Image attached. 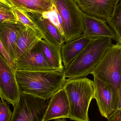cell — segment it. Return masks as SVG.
Here are the masks:
<instances>
[{"mask_svg":"<svg viewBox=\"0 0 121 121\" xmlns=\"http://www.w3.org/2000/svg\"><path fill=\"white\" fill-rule=\"evenodd\" d=\"M16 78L22 92L44 99H50L66 81L59 70L29 71L16 70Z\"/></svg>","mask_w":121,"mask_h":121,"instance_id":"cell-1","label":"cell"},{"mask_svg":"<svg viewBox=\"0 0 121 121\" xmlns=\"http://www.w3.org/2000/svg\"><path fill=\"white\" fill-rule=\"evenodd\" d=\"M112 39L101 38L91 40L88 44L64 69L65 78L72 80L86 77L91 74L112 46Z\"/></svg>","mask_w":121,"mask_h":121,"instance_id":"cell-2","label":"cell"},{"mask_svg":"<svg viewBox=\"0 0 121 121\" xmlns=\"http://www.w3.org/2000/svg\"><path fill=\"white\" fill-rule=\"evenodd\" d=\"M70 105V120L89 121L88 110L92 99H94V81L86 77L66 80L63 86Z\"/></svg>","mask_w":121,"mask_h":121,"instance_id":"cell-3","label":"cell"},{"mask_svg":"<svg viewBox=\"0 0 121 121\" xmlns=\"http://www.w3.org/2000/svg\"><path fill=\"white\" fill-rule=\"evenodd\" d=\"M60 17L65 43L83 36V13L76 0H52Z\"/></svg>","mask_w":121,"mask_h":121,"instance_id":"cell-4","label":"cell"},{"mask_svg":"<svg viewBox=\"0 0 121 121\" xmlns=\"http://www.w3.org/2000/svg\"><path fill=\"white\" fill-rule=\"evenodd\" d=\"M91 74L94 77L113 85L119 91L121 84V43L112 45Z\"/></svg>","mask_w":121,"mask_h":121,"instance_id":"cell-5","label":"cell"},{"mask_svg":"<svg viewBox=\"0 0 121 121\" xmlns=\"http://www.w3.org/2000/svg\"><path fill=\"white\" fill-rule=\"evenodd\" d=\"M50 99L21 92L18 102L13 106L11 121H43Z\"/></svg>","mask_w":121,"mask_h":121,"instance_id":"cell-6","label":"cell"},{"mask_svg":"<svg viewBox=\"0 0 121 121\" xmlns=\"http://www.w3.org/2000/svg\"><path fill=\"white\" fill-rule=\"evenodd\" d=\"M94 99L102 116L108 119L116 111L119 91L111 84L94 77Z\"/></svg>","mask_w":121,"mask_h":121,"instance_id":"cell-7","label":"cell"},{"mask_svg":"<svg viewBox=\"0 0 121 121\" xmlns=\"http://www.w3.org/2000/svg\"><path fill=\"white\" fill-rule=\"evenodd\" d=\"M15 71L0 54V97L13 107L18 102L21 92Z\"/></svg>","mask_w":121,"mask_h":121,"instance_id":"cell-8","label":"cell"},{"mask_svg":"<svg viewBox=\"0 0 121 121\" xmlns=\"http://www.w3.org/2000/svg\"><path fill=\"white\" fill-rule=\"evenodd\" d=\"M16 69L29 71L56 70L50 67L41 47L40 40L28 52L15 61Z\"/></svg>","mask_w":121,"mask_h":121,"instance_id":"cell-9","label":"cell"},{"mask_svg":"<svg viewBox=\"0 0 121 121\" xmlns=\"http://www.w3.org/2000/svg\"><path fill=\"white\" fill-rule=\"evenodd\" d=\"M85 15L107 22L111 17L118 0H76Z\"/></svg>","mask_w":121,"mask_h":121,"instance_id":"cell-10","label":"cell"},{"mask_svg":"<svg viewBox=\"0 0 121 121\" xmlns=\"http://www.w3.org/2000/svg\"><path fill=\"white\" fill-rule=\"evenodd\" d=\"M27 13L36 24L42 35V39L59 46H62L65 43L59 30L50 18L42 13Z\"/></svg>","mask_w":121,"mask_h":121,"instance_id":"cell-11","label":"cell"},{"mask_svg":"<svg viewBox=\"0 0 121 121\" xmlns=\"http://www.w3.org/2000/svg\"><path fill=\"white\" fill-rule=\"evenodd\" d=\"M70 105L66 92L63 87L50 98L43 121L69 118Z\"/></svg>","mask_w":121,"mask_h":121,"instance_id":"cell-12","label":"cell"},{"mask_svg":"<svg viewBox=\"0 0 121 121\" xmlns=\"http://www.w3.org/2000/svg\"><path fill=\"white\" fill-rule=\"evenodd\" d=\"M83 36L91 40L101 38H108L117 41L114 31L106 22L83 13Z\"/></svg>","mask_w":121,"mask_h":121,"instance_id":"cell-13","label":"cell"},{"mask_svg":"<svg viewBox=\"0 0 121 121\" xmlns=\"http://www.w3.org/2000/svg\"><path fill=\"white\" fill-rule=\"evenodd\" d=\"M25 26L18 21L0 23V40L14 62L16 41L19 33Z\"/></svg>","mask_w":121,"mask_h":121,"instance_id":"cell-14","label":"cell"},{"mask_svg":"<svg viewBox=\"0 0 121 121\" xmlns=\"http://www.w3.org/2000/svg\"><path fill=\"white\" fill-rule=\"evenodd\" d=\"M42 39V35L39 33L26 26L23 28L19 33L16 41L15 61L28 52Z\"/></svg>","mask_w":121,"mask_h":121,"instance_id":"cell-15","label":"cell"},{"mask_svg":"<svg viewBox=\"0 0 121 121\" xmlns=\"http://www.w3.org/2000/svg\"><path fill=\"white\" fill-rule=\"evenodd\" d=\"M91 40L82 36L63 44L61 47L62 61L64 68L67 67L88 44Z\"/></svg>","mask_w":121,"mask_h":121,"instance_id":"cell-16","label":"cell"},{"mask_svg":"<svg viewBox=\"0 0 121 121\" xmlns=\"http://www.w3.org/2000/svg\"><path fill=\"white\" fill-rule=\"evenodd\" d=\"M13 6L27 13L45 14L52 12L54 6L52 0H10Z\"/></svg>","mask_w":121,"mask_h":121,"instance_id":"cell-17","label":"cell"},{"mask_svg":"<svg viewBox=\"0 0 121 121\" xmlns=\"http://www.w3.org/2000/svg\"><path fill=\"white\" fill-rule=\"evenodd\" d=\"M43 54L50 67L55 70L64 72V67L62 61V46L52 44L43 39L40 40Z\"/></svg>","mask_w":121,"mask_h":121,"instance_id":"cell-18","label":"cell"},{"mask_svg":"<svg viewBox=\"0 0 121 121\" xmlns=\"http://www.w3.org/2000/svg\"><path fill=\"white\" fill-rule=\"evenodd\" d=\"M107 23L113 30L116 35L118 43H121V0H118L113 13Z\"/></svg>","mask_w":121,"mask_h":121,"instance_id":"cell-19","label":"cell"},{"mask_svg":"<svg viewBox=\"0 0 121 121\" xmlns=\"http://www.w3.org/2000/svg\"><path fill=\"white\" fill-rule=\"evenodd\" d=\"M11 10L15 16L17 21L20 22L25 26L30 28L37 32L40 33L36 24L27 13L14 7Z\"/></svg>","mask_w":121,"mask_h":121,"instance_id":"cell-20","label":"cell"},{"mask_svg":"<svg viewBox=\"0 0 121 121\" xmlns=\"http://www.w3.org/2000/svg\"><path fill=\"white\" fill-rule=\"evenodd\" d=\"M13 112L4 99L0 100V121H11Z\"/></svg>","mask_w":121,"mask_h":121,"instance_id":"cell-21","label":"cell"},{"mask_svg":"<svg viewBox=\"0 0 121 121\" xmlns=\"http://www.w3.org/2000/svg\"><path fill=\"white\" fill-rule=\"evenodd\" d=\"M17 21L15 16L11 10H0V23L15 22Z\"/></svg>","mask_w":121,"mask_h":121,"instance_id":"cell-22","label":"cell"},{"mask_svg":"<svg viewBox=\"0 0 121 121\" xmlns=\"http://www.w3.org/2000/svg\"><path fill=\"white\" fill-rule=\"evenodd\" d=\"M0 54L4 57L7 62L10 64V65L15 70H16V68L14 60H13L11 57L9 55L6 51L4 45L0 40Z\"/></svg>","mask_w":121,"mask_h":121,"instance_id":"cell-23","label":"cell"},{"mask_svg":"<svg viewBox=\"0 0 121 121\" xmlns=\"http://www.w3.org/2000/svg\"><path fill=\"white\" fill-rule=\"evenodd\" d=\"M121 115V84L120 89H119L118 101V104H117L116 109L109 117L108 118H114V117Z\"/></svg>","mask_w":121,"mask_h":121,"instance_id":"cell-24","label":"cell"},{"mask_svg":"<svg viewBox=\"0 0 121 121\" xmlns=\"http://www.w3.org/2000/svg\"><path fill=\"white\" fill-rule=\"evenodd\" d=\"M13 7L10 0H0V10H11Z\"/></svg>","mask_w":121,"mask_h":121,"instance_id":"cell-25","label":"cell"},{"mask_svg":"<svg viewBox=\"0 0 121 121\" xmlns=\"http://www.w3.org/2000/svg\"><path fill=\"white\" fill-rule=\"evenodd\" d=\"M108 121H121V115L113 118L108 119Z\"/></svg>","mask_w":121,"mask_h":121,"instance_id":"cell-26","label":"cell"},{"mask_svg":"<svg viewBox=\"0 0 121 121\" xmlns=\"http://www.w3.org/2000/svg\"><path fill=\"white\" fill-rule=\"evenodd\" d=\"M55 120V121H67L65 118L56 119Z\"/></svg>","mask_w":121,"mask_h":121,"instance_id":"cell-27","label":"cell"}]
</instances>
